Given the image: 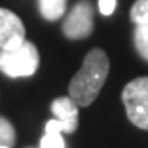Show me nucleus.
<instances>
[{
  "label": "nucleus",
  "mask_w": 148,
  "mask_h": 148,
  "mask_svg": "<svg viewBox=\"0 0 148 148\" xmlns=\"http://www.w3.org/2000/svg\"><path fill=\"white\" fill-rule=\"evenodd\" d=\"M51 112L64 127V133H73L79 125V106L71 97H58L51 102Z\"/></svg>",
  "instance_id": "6"
},
{
  "label": "nucleus",
  "mask_w": 148,
  "mask_h": 148,
  "mask_svg": "<svg viewBox=\"0 0 148 148\" xmlns=\"http://www.w3.org/2000/svg\"><path fill=\"white\" fill-rule=\"evenodd\" d=\"M133 43H135V48H137L138 54L145 61H148V21L135 25Z\"/></svg>",
  "instance_id": "8"
},
{
  "label": "nucleus",
  "mask_w": 148,
  "mask_h": 148,
  "mask_svg": "<svg viewBox=\"0 0 148 148\" xmlns=\"http://www.w3.org/2000/svg\"><path fill=\"white\" fill-rule=\"evenodd\" d=\"M40 148H66V143L59 132H45L40 142Z\"/></svg>",
  "instance_id": "11"
},
{
  "label": "nucleus",
  "mask_w": 148,
  "mask_h": 148,
  "mask_svg": "<svg viewBox=\"0 0 148 148\" xmlns=\"http://www.w3.org/2000/svg\"><path fill=\"white\" fill-rule=\"evenodd\" d=\"M28 148H35V147H28ZM38 148H40V147H38Z\"/></svg>",
  "instance_id": "14"
},
{
  "label": "nucleus",
  "mask_w": 148,
  "mask_h": 148,
  "mask_svg": "<svg viewBox=\"0 0 148 148\" xmlns=\"http://www.w3.org/2000/svg\"><path fill=\"white\" fill-rule=\"evenodd\" d=\"M128 120L135 127L148 130V77H137L130 81L122 90Z\"/></svg>",
  "instance_id": "3"
},
{
  "label": "nucleus",
  "mask_w": 148,
  "mask_h": 148,
  "mask_svg": "<svg viewBox=\"0 0 148 148\" xmlns=\"http://www.w3.org/2000/svg\"><path fill=\"white\" fill-rule=\"evenodd\" d=\"M68 0H40V13L45 20H59L66 12Z\"/></svg>",
  "instance_id": "7"
},
{
  "label": "nucleus",
  "mask_w": 148,
  "mask_h": 148,
  "mask_svg": "<svg viewBox=\"0 0 148 148\" xmlns=\"http://www.w3.org/2000/svg\"><path fill=\"white\" fill-rule=\"evenodd\" d=\"M94 30V8L89 0H79L63 23V33L69 40H84Z\"/></svg>",
  "instance_id": "4"
},
{
  "label": "nucleus",
  "mask_w": 148,
  "mask_h": 148,
  "mask_svg": "<svg viewBox=\"0 0 148 148\" xmlns=\"http://www.w3.org/2000/svg\"><path fill=\"white\" fill-rule=\"evenodd\" d=\"M25 41V25L20 16L0 8V49H12Z\"/></svg>",
  "instance_id": "5"
},
{
  "label": "nucleus",
  "mask_w": 148,
  "mask_h": 148,
  "mask_svg": "<svg viewBox=\"0 0 148 148\" xmlns=\"http://www.w3.org/2000/svg\"><path fill=\"white\" fill-rule=\"evenodd\" d=\"M0 148H10V147H0Z\"/></svg>",
  "instance_id": "13"
},
{
  "label": "nucleus",
  "mask_w": 148,
  "mask_h": 148,
  "mask_svg": "<svg viewBox=\"0 0 148 148\" xmlns=\"http://www.w3.org/2000/svg\"><path fill=\"white\" fill-rule=\"evenodd\" d=\"M109 56L104 49L94 48L86 54L81 69L69 82V97L79 107H87L95 101L109 76Z\"/></svg>",
  "instance_id": "1"
},
{
  "label": "nucleus",
  "mask_w": 148,
  "mask_h": 148,
  "mask_svg": "<svg viewBox=\"0 0 148 148\" xmlns=\"http://www.w3.org/2000/svg\"><path fill=\"white\" fill-rule=\"evenodd\" d=\"M130 20L138 25L148 21V0H137L130 8Z\"/></svg>",
  "instance_id": "10"
},
{
  "label": "nucleus",
  "mask_w": 148,
  "mask_h": 148,
  "mask_svg": "<svg viewBox=\"0 0 148 148\" xmlns=\"http://www.w3.org/2000/svg\"><path fill=\"white\" fill-rule=\"evenodd\" d=\"M115 7H117V0H99V10L104 16L112 15Z\"/></svg>",
  "instance_id": "12"
},
{
  "label": "nucleus",
  "mask_w": 148,
  "mask_h": 148,
  "mask_svg": "<svg viewBox=\"0 0 148 148\" xmlns=\"http://www.w3.org/2000/svg\"><path fill=\"white\" fill-rule=\"evenodd\" d=\"M16 142V132L15 127L12 125L8 119L0 115V147H10L13 148Z\"/></svg>",
  "instance_id": "9"
},
{
  "label": "nucleus",
  "mask_w": 148,
  "mask_h": 148,
  "mask_svg": "<svg viewBox=\"0 0 148 148\" xmlns=\"http://www.w3.org/2000/svg\"><path fill=\"white\" fill-rule=\"evenodd\" d=\"M40 66V53L32 41L12 49H0V71L8 77H30Z\"/></svg>",
  "instance_id": "2"
}]
</instances>
